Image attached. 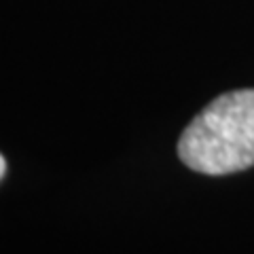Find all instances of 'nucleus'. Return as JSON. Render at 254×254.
<instances>
[{
    "label": "nucleus",
    "mask_w": 254,
    "mask_h": 254,
    "mask_svg": "<svg viewBox=\"0 0 254 254\" xmlns=\"http://www.w3.org/2000/svg\"><path fill=\"white\" fill-rule=\"evenodd\" d=\"M180 161L193 172L222 176L254 165V89L218 95L178 140Z\"/></svg>",
    "instance_id": "obj_1"
},
{
    "label": "nucleus",
    "mask_w": 254,
    "mask_h": 254,
    "mask_svg": "<svg viewBox=\"0 0 254 254\" xmlns=\"http://www.w3.org/2000/svg\"><path fill=\"white\" fill-rule=\"evenodd\" d=\"M4 172H6V161H4V157L0 155V180H2V176H4Z\"/></svg>",
    "instance_id": "obj_2"
}]
</instances>
